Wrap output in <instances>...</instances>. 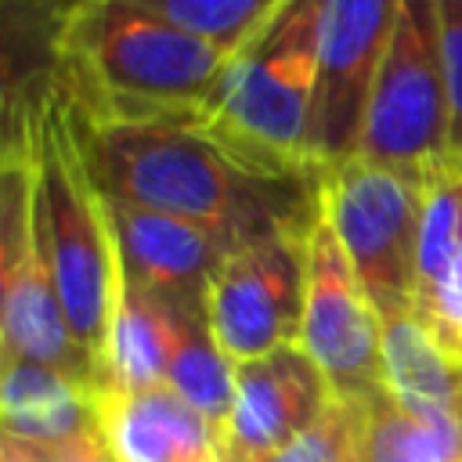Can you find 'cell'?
<instances>
[{
  "mask_svg": "<svg viewBox=\"0 0 462 462\" xmlns=\"http://www.w3.org/2000/svg\"><path fill=\"white\" fill-rule=\"evenodd\" d=\"M300 346L325 375L336 401L365 404L383 383V318L361 289L325 217L307 238V300Z\"/></svg>",
  "mask_w": 462,
  "mask_h": 462,
  "instance_id": "cell-8",
  "label": "cell"
},
{
  "mask_svg": "<svg viewBox=\"0 0 462 462\" xmlns=\"http://www.w3.org/2000/svg\"><path fill=\"white\" fill-rule=\"evenodd\" d=\"M191 462H217V458H191Z\"/></svg>",
  "mask_w": 462,
  "mask_h": 462,
  "instance_id": "cell-27",
  "label": "cell"
},
{
  "mask_svg": "<svg viewBox=\"0 0 462 462\" xmlns=\"http://www.w3.org/2000/svg\"><path fill=\"white\" fill-rule=\"evenodd\" d=\"M32 220L79 346L97 361L119 285V256L108 227L105 199L83 170L61 90L47 108L32 144Z\"/></svg>",
  "mask_w": 462,
  "mask_h": 462,
  "instance_id": "cell-4",
  "label": "cell"
},
{
  "mask_svg": "<svg viewBox=\"0 0 462 462\" xmlns=\"http://www.w3.org/2000/svg\"><path fill=\"white\" fill-rule=\"evenodd\" d=\"M437 29L448 97V170L462 177V0H437Z\"/></svg>",
  "mask_w": 462,
  "mask_h": 462,
  "instance_id": "cell-24",
  "label": "cell"
},
{
  "mask_svg": "<svg viewBox=\"0 0 462 462\" xmlns=\"http://www.w3.org/2000/svg\"><path fill=\"white\" fill-rule=\"evenodd\" d=\"M462 253V177L422 188L419 213V278L415 292L430 285Z\"/></svg>",
  "mask_w": 462,
  "mask_h": 462,
  "instance_id": "cell-20",
  "label": "cell"
},
{
  "mask_svg": "<svg viewBox=\"0 0 462 462\" xmlns=\"http://www.w3.org/2000/svg\"><path fill=\"white\" fill-rule=\"evenodd\" d=\"M321 0H285L235 51L202 123L245 159L278 173H321L310 159Z\"/></svg>",
  "mask_w": 462,
  "mask_h": 462,
  "instance_id": "cell-3",
  "label": "cell"
},
{
  "mask_svg": "<svg viewBox=\"0 0 462 462\" xmlns=\"http://www.w3.org/2000/svg\"><path fill=\"white\" fill-rule=\"evenodd\" d=\"M365 462H462V422L448 415H419L390 390L361 404Z\"/></svg>",
  "mask_w": 462,
  "mask_h": 462,
  "instance_id": "cell-17",
  "label": "cell"
},
{
  "mask_svg": "<svg viewBox=\"0 0 462 462\" xmlns=\"http://www.w3.org/2000/svg\"><path fill=\"white\" fill-rule=\"evenodd\" d=\"M397 11L401 0H321L310 116V159L318 170L357 155L368 94L390 47Z\"/></svg>",
  "mask_w": 462,
  "mask_h": 462,
  "instance_id": "cell-9",
  "label": "cell"
},
{
  "mask_svg": "<svg viewBox=\"0 0 462 462\" xmlns=\"http://www.w3.org/2000/svg\"><path fill=\"white\" fill-rule=\"evenodd\" d=\"M321 217L383 321L411 314L422 188L393 170L346 159L321 170Z\"/></svg>",
  "mask_w": 462,
  "mask_h": 462,
  "instance_id": "cell-6",
  "label": "cell"
},
{
  "mask_svg": "<svg viewBox=\"0 0 462 462\" xmlns=\"http://www.w3.org/2000/svg\"><path fill=\"white\" fill-rule=\"evenodd\" d=\"M105 213L116 238L119 271L130 282L180 307L206 310V289L217 267L227 260L231 249H238L231 238L195 220L112 202V199H105Z\"/></svg>",
  "mask_w": 462,
  "mask_h": 462,
  "instance_id": "cell-12",
  "label": "cell"
},
{
  "mask_svg": "<svg viewBox=\"0 0 462 462\" xmlns=\"http://www.w3.org/2000/svg\"><path fill=\"white\" fill-rule=\"evenodd\" d=\"M162 386H170L177 397H184L213 426L224 422V415L231 408V393H235V361L217 346L206 318H199L177 343Z\"/></svg>",
  "mask_w": 462,
  "mask_h": 462,
  "instance_id": "cell-18",
  "label": "cell"
},
{
  "mask_svg": "<svg viewBox=\"0 0 462 462\" xmlns=\"http://www.w3.org/2000/svg\"><path fill=\"white\" fill-rule=\"evenodd\" d=\"M310 231L242 242L217 267L206 289V325L235 365L300 343Z\"/></svg>",
  "mask_w": 462,
  "mask_h": 462,
  "instance_id": "cell-7",
  "label": "cell"
},
{
  "mask_svg": "<svg viewBox=\"0 0 462 462\" xmlns=\"http://www.w3.org/2000/svg\"><path fill=\"white\" fill-rule=\"evenodd\" d=\"M61 105L101 199L195 220L235 245L321 220V173L267 170L220 141L202 116L87 108L65 90Z\"/></svg>",
  "mask_w": 462,
  "mask_h": 462,
  "instance_id": "cell-1",
  "label": "cell"
},
{
  "mask_svg": "<svg viewBox=\"0 0 462 462\" xmlns=\"http://www.w3.org/2000/svg\"><path fill=\"white\" fill-rule=\"evenodd\" d=\"M51 451H54V458H58V462H119V458H116V451L108 448V440L101 437V426H94V430H87V433L72 437L69 444L51 448Z\"/></svg>",
  "mask_w": 462,
  "mask_h": 462,
  "instance_id": "cell-25",
  "label": "cell"
},
{
  "mask_svg": "<svg viewBox=\"0 0 462 462\" xmlns=\"http://www.w3.org/2000/svg\"><path fill=\"white\" fill-rule=\"evenodd\" d=\"M29 224H32V159L0 162V354H4L7 300L29 242Z\"/></svg>",
  "mask_w": 462,
  "mask_h": 462,
  "instance_id": "cell-21",
  "label": "cell"
},
{
  "mask_svg": "<svg viewBox=\"0 0 462 462\" xmlns=\"http://www.w3.org/2000/svg\"><path fill=\"white\" fill-rule=\"evenodd\" d=\"M166 22L224 47L242 51L278 11L285 0H134Z\"/></svg>",
  "mask_w": 462,
  "mask_h": 462,
  "instance_id": "cell-19",
  "label": "cell"
},
{
  "mask_svg": "<svg viewBox=\"0 0 462 462\" xmlns=\"http://www.w3.org/2000/svg\"><path fill=\"white\" fill-rule=\"evenodd\" d=\"M231 58L134 0H72L61 90L87 108L199 116Z\"/></svg>",
  "mask_w": 462,
  "mask_h": 462,
  "instance_id": "cell-2",
  "label": "cell"
},
{
  "mask_svg": "<svg viewBox=\"0 0 462 462\" xmlns=\"http://www.w3.org/2000/svg\"><path fill=\"white\" fill-rule=\"evenodd\" d=\"M411 314L437 339V346L462 365V253L415 292Z\"/></svg>",
  "mask_w": 462,
  "mask_h": 462,
  "instance_id": "cell-23",
  "label": "cell"
},
{
  "mask_svg": "<svg viewBox=\"0 0 462 462\" xmlns=\"http://www.w3.org/2000/svg\"><path fill=\"white\" fill-rule=\"evenodd\" d=\"M72 0H0V162H29L65 76Z\"/></svg>",
  "mask_w": 462,
  "mask_h": 462,
  "instance_id": "cell-11",
  "label": "cell"
},
{
  "mask_svg": "<svg viewBox=\"0 0 462 462\" xmlns=\"http://www.w3.org/2000/svg\"><path fill=\"white\" fill-rule=\"evenodd\" d=\"M383 383L404 408L462 422V365L437 346L415 314L383 321Z\"/></svg>",
  "mask_w": 462,
  "mask_h": 462,
  "instance_id": "cell-16",
  "label": "cell"
},
{
  "mask_svg": "<svg viewBox=\"0 0 462 462\" xmlns=\"http://www.w3.org/2000/svg\"><path fill=\"white\" fill-rule=\"evenodd\" d=\"M357 159L393 170L419 188L451 177L437 0H401L390 47L368 94Z\"/></svg>",
  "mask_w": 462,
  "mask_h": 462,
  "instance_id": "cell-5",
  "label": "cell"
},
{
  "mask_svg": "<svg viewBox=\"0 0 462 462\" xmlns=\"http://www.w3.org/2000/svg\"><path fill=\"white\" fill-rule=\"evenodd\" d=\"M97 426L119 462L217 458V426L170 386L94 390Z\"/></svg>",
  "mask_w": 462,
  "mask_h": 462,
  "instance_id": "cell-13",
  "label": "cell"
},
{
  "mask_svg": "<svg viewBox=\"0 0 462 462\" xmlns=\"http://www.w3.org/2000/svg\"><path fill=\"white\" fill-rule=\"evenodd\" d=\"M365 411L350 401H328V408L271 462H365L361 455Z\"/></svg>",
  "mask_w": 462,
  "mask_h": 462,
  "instance_id": "cell-22",
  "label": "cell"
},
{
  "mask_svg": "<svg viewBox=\"0 0 462 462\" xmlns=\"http://www.w3.org/2000/svg\"><path fill=\"white\" fill-rule=\"evenodd\" d=\"M332 401L300 343L235 365V393L217 426V462H271Z\"/></svg>",
  "mask_w": 462,
  "mask_h": 462,
  "instance_id": "cell-10",
  "label": "cell"
},
{
  "mask_svg": "<svg viewBox=\"0 0 462 462\" xmlns=\"http://www.w3.org/2000/svg\"><path fill=\"white\" fill-rule=\"evenodd\" d=\"M206 310L180 307L119 271L97 390H148L166 383L170 357Z\"/></svg>",
  "mask_w": 462,
  "mask_h": 462,
  "instance_id": "cell-14",
  "label": "cell"
},
{
  "mask_svg": "<svg viewBox=\"0 0 462 462\" xmlns=\"http://www.w3.org/2000/svg\"><path fill=\"white\" fill-rule=\"evenodd\" d=\"M0 426L43 448L97 426L94 390L61 368L0 354Z\"/></svg>",
  "mask_w": 462,
  "mask_h": 462,
  "instance_id": "cell-15",
  "label": "cell"
},
{
  "mask_svg": "<svg viewBox=\"0 0 462 462\" xmlns=\"http://www.w3.org/2000/svg\"><path fill=\"white\" fill-rule=\"evenodd\" d=\"M0 462H58L51 448L32 444L25 437H14L0 426Z\"/></svg>",
  "mask_w": 462,
  "mask_h": 462,
  "instance_id": "cell-26",
  "label": "cell"
}]
</instances>
